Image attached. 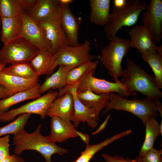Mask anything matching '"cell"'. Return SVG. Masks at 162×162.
<instances>
[{
	"mask_svg": "<svg viewBox=\"0 0 162 162\" xmlns=\"http://www.w3.org/2000/svg\"><path fill=\"white\" fill-rule=\"evenodd\" d=\"M39 124L32 133H29L22 129L14 135L13 142L14 152L20 154L26 150H33L39 153L45 159V162H52L51 157L54 154L62 155L68 153L69 150L57 145L40 132Z\"/></svg>",
	"mask_w": 162,
	"mask_h": 162,
	"instance_id": "cell-1",
	"label": "cell"
},
{
	"mask_svg": "<svg viewBox=\"0 0 162 162\" xmlns=\"http://www.w3.org/2000/svg\"><path fill=\"white\" fill-rule=\"evenodd\" d=\"M109 102L102 116L112 110L126 111L139 118L144 125L149 118L157 117L159 114L162 117V105L160 100L147 98L129 100L112 92L109 93Z\"/></svg>",
	"mask_w": 162,
	"mask_h": 162,
	"instance_id": "cell-2",
	"label": "cell"
},
{
	"mask_svg": "<svg viewBox=\"0 0 162 162\" xmlns=\"http://www.w3.org/2000/svg\"><path fill=\"white\" fill-rule=\"evenodd\" d=\"M120 80L130 89L155 101L162 98V92L157 86L154 76L127 58L126 68L123 70Z\"/></svg>",
	"mask_w": 162,
	"mask_h": 162,
	"instance_id": "cell-3",
	"label": "cell"
},
{
	"mask_svg": "<svg viewBox=\"0 0 162 162\" xmlns=\"http://www.w3.org/2000/svg\"><path fill=\"white\" fill-rule=\"evenodd\" d=\"M148 5L141 0H127L123 7H114L108 22L104 26V32L107 38L110 40L113 39L118 31L123 26L135 25L140 14L146 9Z\"/></svg>",
	"mask_w": 162,
	"mask_h": 162,
	"instance_id": "cell-4",
	"label": "cell"
},
{
	"mask_svg": "<svg viewBox=\"0 0 162 162\" xmlns=\"http://www.w3.org/2000/svg\"><path fill=\"white\" fill-rule=\"evenodd\" d=\"M129 39L116 36L102 49L100 59L112 78L116 81L121 77V62L128 52Z\"/></svg>",
	"mask_w": 162,
	"mask_h": 162,
	"instance_id": "cell-5",
	"label": "cell"
},
{
	"mask_svg": "<svg viewBox=\"0 0 162 162\" xmlns=\"http://www.w3.org/2000/svg\"><path fill=\"white\" fill-rule=\"evenodd\" d=\"M96 68L88 70L76 84L77 92L90 90L98 94L110 93H117L121 97L125 98L136 95V92L130 89L118 80L115 82H110L104 79L95 77L94 74Z\"/></svg>",
	"mask_w": 162,
	"mask_h": 162,
	"instance_id": "cell-6",
	"label": "cell"
},
{
	"mask_svg": "<svg viewBox=\"0 0 162 162\" xmlns=\"http://www.w3.org/2000/svg\"><path fill=\"white\" fill-rule=\"evenodd\" d=\"M39 51L26 39L17 38L4 44L0 50V64L29 62Z\"/></svg>",
	"mask_w": 162,
	"mask_h": 162,
	"instance_id": "cell-7",
	"label": "cell"
},
{
	"mask_svg": "<svg viewBox=\"0 0 162 162\" xmlns=\"http://www.w3.org/2000/svg\"><path fill=\"white\" fill-rule=\"evenodd\" d=\"M58 96V91L50 90L46 94L18 108L0 113V122H9L17 116L26 114H34L45 118L52 103Z\"/></svg>",
	"mask_w": 162,
	"mask_h": 162,
	"instance_id": "cell-8",
	"label": "cell"
},
{
	"mask_svg": "<svg viewBox=\"0 0 162 162\" xmlns=\"http://www.w3.org/2000/svg\"><path fill=\"white\" fill-rule=\"evenodd\" d=\"M91 50L90 43L86 40L75 46H67L55 54L58 66L64 65L76 67L93 62L96 59L97 56L90 54Z\"/></svg>",
	"mask_w": 162,
	"mask_h": 162,
	"instance_id": "cell-9",
	"label": "cell"
},
{
	"mask_svg": "<svg viewBox=\"0 0 162 162\" xmlns=\"http://www.w3.org/2000/svg\"><path fill=\"white\" fill-rule=\"evenodd\" d=\"M142 25L148 32L152 41L155 44L162 39V1L151 0L141 13Z\"/></svg>",
	"mask_w": 162,
	"mask_h": 162,
	"instance_id": "cell-10",
	"label": "cell"
},
{
	"mask_svg": "<svg viewBox=\"0 0 162 162\" xmlns=\"http://www.w3.org/2000/svg\"><path fill=\"white\" fill-rule=\"evenodd\" d=\"M21 16L22 24L20 37L26 39L40 50H47L51 52V44L40 24L33 20L27 12Z\"/></svg>",
	"mask_w": 162,
	"mask_h": 162,
	"instance_id": "cell-11",
	"label": "cell"
},
{
	"mask_svg": "<svg viewBox=\"0 0 162 162\" xmlns=\"http://www.w3.org/2000/svg\"><path fill=\"white\" fill-rule=\"evenodd\" d=\"M62 8V6L55 13L39 22L44 30L51 44V52L53 54L69 45L61 25Z\"/></svg>",
	"mask_w": 162,
	"mask_h": 162,
	"instance_id": "cell-12",
	"label": "cell"
},
{
	"mask_svg": "<svg viewBox=\"0 0 162 162\" xmlns=\"http://www.w3.org/2000/svg\"><path fill=\"white\" fill-rule=\"evenodd\" d=\"M51 118L50 132L47 136L50 141L55 143L61 142L69 138L79 136L86 144L89 143L88 135L77 131L71 121L64 120L57 117Z\"/></svg>",
	"mask_w": 162,
	"mask_h": 162,
	"instance_id": "cell-13",
	"label": "cell"
},
{
	"mask_svg": "<svg viewBox=\"0 0 162 162\" xmlns=\"http://www.w3.org/2000/svg\"><path fill=\"white\" fill-rule=\"evenodd\" d=\"M69 91L72 94L74 101V112L71 119L73 125L76 128L81 122H86L88 126L92 128L96 127L98 125L94 112L84 105L80 100L77 94L76 84L71 86H65L58 92V96L63 95Z\"/></svg>",
	"mask_w": 162,
	"mask_h": 162,
	"instance_id": "cell-14",
	"label": "cell"
},
{
	"mask_svg": "<svg viewBox=\"0 0 162 162\" xmlns=\"http://www.w3.org/2000/svg\"><path fill=\"white\" fill-rule=\"evenodd\" d=\"M130 48L137 49L141 55H147L156 52L162 54V45L157 46L153 43L147 29L142 25L134 26L129 32Z\"/></svg>",
	"mask_w": 162,
	"mask_h": 162,
	"instance_id": "cell-15",
	"label": "cell"
},
{
	"mask_svg": "<svg viewBox=\"0 0 162 162\" xmlns=\"http://www.w3.org/2000/svg\"><path fill=\"white\" fill-rule=\"evenodd\" d=\"M61 5V20L62 28L69 45L76 46L79 44L78 35L81 20L73 14L69 5Z\"/></svg>",
	"mask_w": 162,
	"mask_h": 162,
	"instance_id": "cell-16",
	"label": "cell"
},
{
	"mask_svg": "<svg viewBox=\"0 0 162 162\" xmlns=\"http://www.w3.org/2000/svg\"><path fill=\"white\" fill-rule=\"evenodd\" d=\"M57 97L52 103L47 116L57 117L62 119L71 121L74 112L73 96L69 91Z\"/></svg>",
	"mask_w": 162,
	"mask_h": 162,
	"instance_id": "cell-17",
	"label": "cell"
},
{
	"mask_svg": "<svg viewBox=\"0 0 162 162\" xmlns=\"http://www.w3.org/2000/svg\"><path fill=\"white\" fill-rule=\"evenodd\" d=\"M29 63L38 76H50L58 66L56 54L47 50H40Z\"/></svg>",
	"mask_w": 162,
	"mask_h": 162,
	"instance_id": "cell-18",
	"label": "cell"
},
{
	"mask_svg": "<svg viewBox=\"0 0 162 162\" xmlns=\"http://www.w3.org/2000/svg\"><path fill=\"white\" fill-rule=\"evenodd\" d=\"M77 94L81 102L94 112L96 119L98 121L101 112L106 108L108 103L109 93L98 94L88 90L77 92Z\"/></svg>",
	"mask_w": 162,
	"mask_h": 162,
	"instance_id": "cell-19",
	"label": "cell"
},
{
	"mask_svg": "<svg viewBox=\"0 0 162 162\" xmlns=\"http://www.w3.org/2000/svg\"><path fill=\"white\" fill-rule=\"evenodd\" d=\"M0 84L10 90L14 94L26 91L38 85V80L27 79L0 72Z\"/></svg>",
	"mask_w": 162,
	"mask_h": 162,
	"instance_id": "cell-20",
	"label": "cell"
},
{
	"mask_svg": "<svg viewBox=\"0 0 162 162\" xmlns=\"http://www.w3.org/2000/svg\"><path fill=\"white\" fill-rule=\"evenodd\" d=\"M61 7L59 0H37L35 6L27 13L33 20L39 23L55 13Z\"/></svg>",
	"mask_w": 162,
	"mask_h": 162,
	"instance_id": "cell-21",
	"label": "cell"
},
{
	"mask_svg": "<svg viewBox=\"0 0 162 162\" xmlns=\"http://www.w3.org/2000/svg\"><path fill=\"white\" fill-rule=\"evenodd\" d=\"M58 66L57 70L46 78L41 85H40L39 91L41 94L48 91L60 90L66 86L68 73L71 69L76 67L64 65Z\"/></svg>",
	"mask_w": 162,
	"mask_h": 162,
	"instance_id": "cell-22",
	"label": "cell"
},
{
	"mask_svg": "<svg viewBox=\"0 0 162 162\" xmlns=\"http://www.w3.org/2000/svg\"><path fill=\"white\" fill-rule=\"evenodd\" d=\"M110 0H91L90 21L94 25L104 26L110 17Z\"/></svg>",
	"mask_w": 162,
	"mask_h": 162,
	"instance_id": "cell-23",
	"label": "cell"
},
{
	"mask_svg": "<svg viewBox=\"0 0 162 162\" xmlns=\"http://www.w3.org/2000/svg\"><path fill=\"white\" fill-rule=\"evenodd\" d=\"M0 39L4 44L19 38L22 27L21 15L11 18H1Z\"/></svg>",
	"mask_w": 162,
	"mask_h": 162,
	"instance_id": "cell-24",
	"label": "cell"
},
{
	"mask_svg": "<svg viewBox=\"0 0 162 162\" xmlns=\"http://www.w3.org/2000/svg\"><path fill=\"white\" fill-rule=\"evenodd\" d=\"M145 136L144 140L139 151V156H142L153 147L156 138L162 135L160 124L155 117L149 118L145 123Z\"/></svg>",
	"mask_w": 162,
	"mask_h": 162,
	"instance_id": "cell-25",
	"label": "cell"
},
{
	"mask_svg": "<svg viewBox=\"0 0 162 162\" xmlns=\"http://www.w3.org/2000/svg\"><path fill=\"white\" fill-rule=\"evenodd\" d=\"M39 86V84L28 90L17 92L8 98L0 100V113L8 111L11 106L21 102L40 97Z\"/></svg>",
	"mask_w": 162,
	"mask_h": 162,
	"instance_id": "cell-26",
	"label": "cell"
},
{
	"mask_svg": "<svg viewBox=\"0 0 162 162\" xmlns=\"http://www.w3.org/2000/svg\"><path fill=\"white\" fill-rule=\"evenodd\" d=\"M130 131L127 130L121 132L97 144H86L84 150L74 162H89L94 154L104 147L119 139L129 135Z\"/></svg>",
	"mask_w": 162,
	"mask_h": 162,
	"instance_id": "cell-27",
	"label": "cell"
},
{
	"mask_svg": "<svg viewBox=\"0 0 162 162\" xmlns=\"http://www.w3.org/2000/svg\"><path fill=\"white\" fill-rule=\"evenodd\" d=\"M5 74L27 79L38 80V77L29 62L20 63L10 64L5 67L1 71Z\"/></svg>",
	"mask_w": 162,
	"mask_h": 162,
	"instance_id": "cell-28",
	"label": "cell"
},
{
	"mask_svg": "<svg viewBox=\"0 0 162 162\" xmlns=\"http://www.w3.org/2000/svg\"><path fill=\"white\" fill-rule=\"evenodd\" d=\"M27 12L21 0H0V17L11 18Z\"/></svg>",
	"mask_w": 162,
	"mask_h": 162,
	"instance_id": "cell-29",
	"label": "cell"
},
{
	"mask_svg": "<svg viewBox=\"0 0 162 162\" xmlns=\"http://www.w3.org/2000/svg\"><path fill=\"white\" fill-rule=\"evenodd\" d=\"M143 59L150 66L154 75L158 88H162V54L156 52L147 55H141Z\"/></svg>",
	"mask_w": 162,
	"mask_h": 162,
	"instance_id": "cell-30",
	"label": "cell"
},
{
	"mask_svg": "<svg viewBox=\"0 0 162 162\" xmlns=\"http://www.w3.org/2000/svg\"><path fill=\"white\" fill-rule=\"evenodd\" d=\"M98 61L87 62L71 69L68 73L66 80V85L71 86L78 82L88 70L96 68Z\"/></svg>",
	"mask_w": 162,
	"mask_h": 162,
	"instance_id": "cell-31",
	"label": "cell"
},
{
	"mask_svg": "<svg viewBox=\"0 0 162 162\" xmlns=\"http://www.w3.org/2000/svg\"><path fill=\"white\" fill-rule=\"evenodd\" d=\"M31 115L29 113L20 115L13 122L5 126L0 127V137L10 134L14 135L20 130L24 129Z\"/></svg>",
	"mask_w": 162,
	"mask_h": 162,
	"instance_id": "cell-32",
	"label": "cell"
},
{
	"mask_svg": "<svg viewBox=\"0 0 162 162\" xmlns=\"http://www.w3.org/2000/svg\"><path fill=\"white\" fill-rule=\"evenodd\" d=\"M138 156L142 162H162V149L153 147L143 156Z\"/></svg>",
	"mask_w": 162,
	"mask_h": 162,
	"instance_id": "cell-33",
	"label": "cell"
},
{
	"mask_svg": "<svg viewBox=\"0 0 162 162\" xmlns=\"http://www.w3.org/2000/svg\"><path fill=\"white\" fill-rule=\"evenodd\" d=\"M101 156L105 162H142L138 156L134 159L129 158H124L118 155L112 156L105 153L102 154Z\"/></svg>",
	"mask_w": 162,
	"mask_h": 162,
	"instance_id": "cell-34",
	"label": "cell"
},
{
	"mask_svg": "<svg viewBox=\"0 0 162 162\" xmlns=\"http://www.w3.org/2000/svg\"><path fill=\"white\" fill-rule=\"evenodd\" d=\"M10 136L0 137V160L10 156Z\"/></svg>",
	"mask_w": 162,
	"mask_h": 162,
	"instance_id": "cell-35",
	"label": "cell"
},
{
	"mask_svg": "<svg viewBox=\"0 0 162 162\" xmlns=\"http://www.w3.org/2000/svg\"><path fill=\"white\" fill-rule=\"evenodd\" d=\"M13 94L10 90L0 84V100L8 98Z\"/></svg>",
	"mask_w": 162,
	"mask_h": 162,
	"instance_id": "cell-36",
	"label": "cell"
},
{
	"mask_svg": "<svg viewBox=\"0 0 162 162\" xmlns=\"http://www.w3.org/2000/svg\"><path fill=\"white\" fill-rule=\"evenodd\" d=\"M21 1L27 12L34 7L37 0H21Z\"/></svg>",
	"mask_w": 162,
	"mask_h": 162,
	"instance_id": "cell-37",
	"label": "cell"
},
{
	"mask_svg": "<svg viewBox=\"0 0 162 162\" xmlns=\"http://www.w3.org/2000/svg\"><path fill=\"white\" fill-rule=\"evenodd\" d=\"M110 114L109 113L101 125L95 131L92 133L93 135H96L103 130L106 126L110 118Z\"/></svg>",
	"mask_w": 162,
	"mask_h": 162,
	"instance_id": "cell-38",
	"label": "cell"
},
{
	"mask_svg": "<svg viewBox=\"0 0 162 162\" xmlns=\"http://www.w3.org/2000/svg\"><path fill=\"white\" fill-rule=\"evenodd\" d=\"M127 0H114L113 3L114 8H121L125 4Z\"/></svg>",
	"mask_w": 162,
	"mask_h": 162,
	"instance_id": "cell-39",
	"label": "cell"
},
{
	"mask_svg": "<svg viewBox=\"0 0 162 162\" xmlns=\"http://www.w3.org/2000/svg\"><path fill=\"white\" fill-rule=\"evenodd\" d=\"M15 155L13 154L5 158L0 160V162H13Z\"/></svg>",
	"mask_w": 162,
	"mask_h": 162,
	"instance_id": "cell-40",
	"label": "cell"
},
{
	"mask_svg": "<svg viewBox=\"0 0 162 162\" xmlns=\"http://www.w3.org/2000/svg\"><path fill=\"white\" fill-rule=\"evenodd\" d=\"M60 4L63 5H69L73 2L72 0H59Z\"/></svg>",
	"mask_w": 162,
	"mask_h": 162,
	"instance_id": "cell-41",
	"label": "cell"
},
{
	"mask_svg": "<svg viewBox=\"0 0 162 162\" xmlns=\"http://www.w3.org/2000/svg\"><path fill=\"white\" fill-rule=\"evenodd\" d=\"M13 162H25L24 160L21 157L16 155L14 156Z\"/></svg>",
	"mask_w": 162,
	"mask_h": 162,
	"instance_id": "cell-42",
	"label": "cell"
},
{
	"mask_svg": "<svg viewBox=\"0 0 162 162\" xmlns=\"http://www.w3.org/2000/svg\"><path fill=\"white\" fill-rule=\"evenodd\" d=\"M5 67L6 65L0 64V72Z\"/></svg>",
	"mask_w": 162,
	"mask_h": 162,
	"instance_id": "cell-43",
	"label": "cell"
},
{
	"mask_svg": "<svg viewBox=\"0 0 162 162\" xmlns=\"http://www.w3.org/2000/svg\"><path fill=\"white\" fill-rule=\"evenodd\" d=\"M1 26V18L0 17V27Z\"/></svg>",
	"mask_w": 162,
	"mask_h": 162,
	"instance_id": "cell-44",
	"label": "cell"
}]
</instances>
